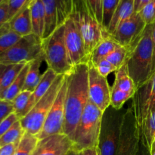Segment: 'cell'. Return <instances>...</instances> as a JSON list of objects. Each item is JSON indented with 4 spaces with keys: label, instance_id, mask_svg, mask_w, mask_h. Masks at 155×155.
Returning a JSON list of instances; mask_svg holds the SVG:
<instances>
[{
    "label": "cell",
    "instance_id": "cb8c5ba5",
    "mask_svg": "<svg viewBox=\"0 0 155 155\" xmlns=\"http://www.w3.org/2000/svg\"><path fill=\"white\" fill-rule=\"evenodd\" d=\"M29 65H30V62L26 64L25 66L21 70L20 74H18L17 78L15 80V81L12 83V84L9 86L8 89L5 92L4 95L1 100H5V101L12 102L16 98L17 95L20 92H22L23 89H24V83H25L26 76H27V71L29 69Z\"/></svg>",
    "mask_w": 155,
    "mask_h": 155
},
{
    "label": "cell",
    "instance_id": "b9f144b4",
    "mask_svg": "<svg viewBox=\"0 0 155 155\" xmlns=\"http://www.w3.org/2000/svg\"><path fill=\"white\" fill-rule=\"evenodd\" d=\"M18 144H9L0 147V155H14Z\"/></svg>",
    "mask_w": 155,
    "mask_h": 155
},
{
    "label": "cell",
    "instance_id": "83f0119b",
    "mask_svg": "<svg viewBox=\"0 0 155 155\" xmlns=\"http://www.w3.org/2000/svg\"><path fill=\"white\" fill-rule=\"evenodd\" d=\"M25 131L21 126V121L15 123L12 128L0 137V147L9 145V144H18Z\"/></svg>",
    "mask_w": 155,
    "mask_h": 155
},
{
    "label": "cell",
    "instance_id": "74e56055",
    "mask_svg": "<svg viewBox=\"0 0 155 155\" xmlns=\"http://www.w3.org/2000/svg\"><path fill=\"white\" fill-rule=\"evenodd\" d=\"M96 69L98 70V73L101 76L104 77H107L109 74H112L114 72H116L117 71L114 66L111 64L109 61H107L106 59L101 61L96 66H95Z\"/></svg>",
    "mask_w": 155,
    "mask_h": 155
},
{
    "label": "cell",
    "instance_id": "4dcf8cb0",
    "mask_svg": "<svg viewBox=\"0 0 155 155\" xmlns=\"http://www.w3.org/2000/svg\"><path fill=\"white\" fill-rule=\"evenodd\" d=\"M132 98L133 96L127 92L110 87V105L117 110L122 109Z\"/></svg>",
    "mask_w": 155,
    "mask_h": 155
},
{
    "label": "cell",
    "instance_id": "f546056e",
    "mask_svg": "<svg viewBox=\"0 0 155 155\" xmlns=\"http://www.w3.org/2000/svg\"><path fill=\"white\" fill-rule=\"evenodd\" d=\"M120 0H103L102 2V26L107 32L112 17L117 8Z\"/></svg>",
    "mask_w": 155,
    "mask_h": 155
},
{
    "label": "cell",
    "instance_id": "603a6c76",
    "mask_svg": "<svg viewBox=\"0 0 155 155\" xmlns=\"http://www.w3.org/2000/svg\"><path fill=\"white\" fill-rule=\"evenodd\" d=\"M111 87L127 92L132 96L134 95L136 88L133 80L129 75L128 69L126 64H124L115 72V80Z\"/></svg>",
    "mask_w": 155,
    "mask_h": 155
},
{
    "label": "cell",
    "instance_id": "836d02e7",
    "mask_svg": "<svg viewBox=\"0 0 155 155\" xmlns=\"http://www.w3.org/2000/svg\"><path fill=\"white\" fill-rule=\"evenodd\" d=\"M21 38V36L10 30L8 33L0 36V54L5 52Z\"/></svg>",
    "mask_w": 155,
    "mask_h": 155
},
{
    "label": "cell",
    "instance_id": "f6af8a7d",
    "mask_svg": "<svg viewBox=\"0 0 155 155\" xmlns=\"http://www.w3.org/2000/svg\"><path fill=\"white\" fill-rule=\"evenodd\" d=\"M152 43H153V61H152V75L155 73V22L153 25L152 30Z\"/></svg>",
    "mask_w": 155,
    "mask_h": 155
},
{
    "label": "cell",
    "instance_id": "60d3db41",
    "mask_svg": "<svg viewBox=\"0 0 155 155\" xmlns=\"http://www.w3.org/2000/svg\"><path fill=\"white\" fill-rule=\"evenodd\" d=\"M136 155H151L148 145H147L146 142H145V139H144V137L142 136H140L139 148H138V151Z\"/></svg>",
    "mask_w": 155,
    "mask_h": 155
},
{
    "label": "cell",
    "instance_id": "7a4b0ae2",
    "mask_svg": "<svg viewBox=\"0 0 155 155\" xmlns=\"http://www.w3.org/2000/svg\"><path fill=\"white\" fill-rule=\"evenodd\" d=\"M153 25L154 23L146 25L142 34L127 46L128 54L125 64L136 89L152 76Z\"/></svg>",
    "mask_w": 155,
    "mask_h": 155
},
{
    "label": "cell",
    "instance_id": "9a60e30c",
    "mask_svg": "<svg viewBox=\"0 0 155 155\" xmlns=\"http://www.w3.org/2000/svg\"><path fill=\"white\" fill-rule=\"evenodd\" d=\"M146 25L139 13L135 12L109 36L120 45L127 47L142 34Z\"/></svg>",
    "mask_w": 155,
    "mask_h": 155
},
{
    "label": "cell",
    "instance_id": "d6986e66",
    "mask_svg": "<svg viewBox=\"0 0 155 155\" xmlns=\"http://www.w3.org/2000/svg\"><path fill=\"white\" fill-rule=\"evenodd\" d=\"M58 76V75L50 68H48L42 74L40 82L38 84V86H36L35 90L32 92V95L30 96L28 104L29 112L34 107L35 104L44 96V95L46 93L47 91L50 89V87L53 84Z\"/></svg>",
    "mask_w": 155,
    "mask_h": 155
},
{
    "label": "cell",
    "instance_id": "5bb4252c",
    "mask_svg": "<svg viewBox=\"0 0 155 155\" xmlns=\"http://www.w3.org/2000/svg\"><path fill=\"white\" fill-rule=\"evenodd\" d=\"M45 9V30L42 39L64 24L72 12L73 4L67 0H42Z\"/></svg>",
    "mask_w": 155,
    "mask_h": 155
},
{
    "label": "cell",
    "instance_id": "6da1fadb",
    "mask_svg": "<svg viewBox=\"0 0 155 155\" xmlns=\"http://www.w3.org/2000/svg\"><path fill=\"white\" fill-rule=\"evenodd\" d=\"M88 63L74 67L67 74L68 89L65 98V114L63 133L72 140L77 124L89 101Z\"/></svg>",
    "mask_w": 155,
    "mask_h": 155
},
{
    "label": "cell",
    "instance_id": "277c9868",
    "mask_svg": "<svg viewBox=\"0 0 155 155\" xmlns=\"http://www.w3.org/2000/svg\"><path fill=\"white\" fill-rule=\"evenodd\" d=\"M127 107L117 110L110 105L103 112L98 144L100 155H116Z\"/></svg>",
    "mask_w": 155,
    "mask_h": 155
},
{
    "label": "cell",
    "instance_id": "8fae6325",
    "mask_svg": "<svg viewBox=\"0 0 155 155\" xmlns=\"http://www.w3.org/2000/svg\"><path fill=\"white\" fill-rule=\"evenodd\" d=\"M132 99L141 135L145 120L155 110V73L145 84L136 89Z\"/></svg>",
    "mask_w": 155,
    "mask_h": 155
},
{
    "label": "cell",
    "instance_id": "681fc988",
    "mask_svg": "<svg viewBox=\"0 0 155 155\" xmlns=\"http://www.w3.org/2000/svg\"><path fill=\"white\" fill-rule=\"evenodd\" d=\"M67 1L68 2L70 3V4H73V2H80L81 0H67Z\"/></svg>",
    "mask_w": 155,
    "mask_h": 155
},
{
    "label": "cell",
    "instance_id": "e575fe53",
    "mask_svg": "<svg viewBox=\"0 0 155 155\" xmlns=\"http://www.w3.org/2000/svg\"><path fill=\"white\" fill-rule=\"evenodd\" d=\"M139 15L144 20L145 24H153L155 22V0H152L151 2L145 6L140 12Z\"/></svg>",
    "mask_w": 155,
    "mask_h": 155
},
{
    "label": "cell",
    "instance_id": "c3c4849f",
    "mask_svg": "<svg viewBox=\"0 0 155 155\" xmlns=\"http://www.w3.org/2000/svg\"><path fill=\"white\" fill-rule=\"evenodd\" d=\"M150 153H151V155H155V143L153 144L151 148H150Z\"/></svg>",
    "mask_w": 155,
    "mask_h": 155
},
{
    "label": "cell",
    "instance_id": "30bf717a",
    "mask_svg": "<svg viewBox=\"0 0 155 155\" xmlns=\"http://www.w3.org/2000/svg\"><path fill=\"white\" fill-rule=\"evenodd\" d=\"M127 105L116 155H136L139 148L140 135L132 98L127 101Z\"/></svg>",
    "mask_w": 155,
    "mask_h": 155
},
{
    "label": "cell",
    "instance_id": "484cf974",
    "mask_svg": "<svg viewBox=\"0 0 155 155\" xmlns=\"http://www.w3.org/2000/svg\"><path fill=\"white\" fill-rule=\"evenodd\" d=\"M38 142L39 139L36 136L25 132L17 146L14 155H33Z\"/></svg>",
    "mask_w": 155,
    "mask_h": 155
},
{
    "label": "cell",
    "instance_id": "ba28073f",
    "mask_svg": "<svg viewBox=\"0 0 155 155\" xmlns=\"http://www.w3.org/2000/svg\"><path fill=\"white\" fill-rule=\"evenodd\" d=\"M42 54V39L31 33L22 36L5 52L0 54V64L5 66L29 63Z\"/></svg>",
    "mask_w": 155,
    "mask_h": 155
},
{
    "label": "cell",
    "instance_id": "52a82bcc",
    "mask_svg": "<svg viewBox=\"0 0 155 155\" xmlns=\"http://www.w3.org/2000/svg\"><path fill=\"white\" fill-rule=\"evenodd\" d=\"M72 8L75 12L78 21L80 33L84 42L85 51L89 61L94 49L109 34L89 14L82 3V1L79 2H74Z\"/></svg>",
    "mask_w": 155,
    "mask_h": 155
},
{
    "label": "cell",
    "instance_id": "5b68a950",
    "mask_svg": "<svg viewBox=\"0 0 155 155\" xmlns=\"http://www.w3.org/2000/svg\"><path fill=\"white\" fill-rule=\"evenodd\" d=\"M42 53L48 68L58 75H67L71 73L73 67L65 45L64 24L42 39Z\"/></svg>",
    "mask_w": 155,
    "mask_h": 155
},
{
    "label": "cell",
    "instance_id": "e0dca14e",
    "mask_svg": "<svg viewBox=\"0 0 155 155\" xmlns=\"http://www.w3.org/2000/svg\"><path fill=\"white\" fill-rule=\"evenodd\" d=\"M30 1L23 8H21L8 22L11 30L16 33L21 37L33 33L30 9Z\"/></svg>",
    "mask_w": 155,
    "mask_h": 155
},
{
    "label": "cell",
    "instance_id": "8992f818",
    "mask_svg": "<svg viewBox=\"0 0 155 155\" xmlns=\"http://www.w3.org/2000/svg\"><path fill=\"white\" fill-rule=\"evenodd\" d=\"M65 77L66 75L58 76L44 96L35 104L24 117L20 120L21 126L26 133L34 136L39 134L63 85Z\"/></svg>",
    "mask_w": 155,
    "mask_h": 155
},
{
    "label": "cell",
    "instance_id": "44dd1931",
    "mask_svg": "<svg viewBox=\"0 0 155 155\" xmlns=\"http://www.w3.org/2000/svg\"><path fill=\"white\" fill-rule=\"evenodd\" d=\"M43 61H45V59H44L43 53H42V54L39 56L37 58L30 62L23 90L30 91L31 92L35 90L42 77V75L40 74V67Z\"/></svg>",
    "mask_w": 155,
    "mask_h": 155
},
{
    "label": "cell",
    "instance_id": "7402d4cb",
    "mask_svg": "<svg viewBox=\"0 0 155 155\" xmlns=\"http://www.w3.org/2000/svg\"><path fill=\"white\" fill-rule=\"evenodd\" d=\"M119 45V44L117 43L108 35L94 49L89 61H90L94 66H96L101 61L105 59Z\"/></svg>",
    "mask_w": 155,
    "mask_h": 155
},
{
    "label": "cell",
    "instance_id": "816d5d0a",
    "mask_svg": "<svg viewBox=\"0 0 155 155\" xmlns=\"http://www.w3.org/2000/svg\"><path fill=\"white\" fill-rule=\"evenodd\" d=\"M154 143H155V140H154ZM154 143H153V144H154Z\"/></svg>",
    "mask_w": 155,
    "mask_h": 155
},
{
    "label": "cell",
    "instance_id": "f35d334b",
    "mask_svg": "<svg viewBox=\"0 0 155 155\" xmlns=\"http://www.w3.org/2000/svg\"><path fill=\"white\" fill-rule=\"evenodd\" d=\"M13 112L14 107L12 102L0 100V123Z\"/></svg>",
    "mask_w": 155,
    "mask_h": 155
},
{
    "label": "cell",
    "instance_id": "d590c367",
    "mask_svg": "<svg viewBox=\"0 0 155 155\" xmlns=\"http://www.w3.org/2000/svg\"><path fill=\"white\" fill-rule=\"evenodd\" d=\"M30 1V0H8L9 21L12 18H14L18 14V12L21 8H23Z\"/></svg>",
    "mask_w": 155,
    "mask_h": 155
},
{
    "label": "cell",
    "instance_id": "bcb514c9",
    "mask_svg": "<svg viewBox=\"0 0 155 155\" xmlns=\"http://www.w3.org/2000/svg\"><path fill=\"white\" fill-rule=\"evenodd\" d=\"M6 68H7V66H5V65L1 64H0V87H1L2 78L3 74H4V72H5V71Z\"/></svg>",
    "mask_w": 155,
    "mask_h": 155
},
{
    "label": "cell",
    "instance_id": "ee69618b",
    "mask_svg": "<svg viewBox=\"0 0 155 155\" xmlns=\"http://www.w3.org/2000/svg\"><path fill=\"white\" fill-rule=\"evenodd\" d=\"M152 0H134V8L135 12L139 13L146 5L151 2Z\"/></svg>",
    "mask_w": 155,
    "mask_h": 155
},
{
    "label": "cell",
    "instance_id": "ab89813d",
    "mask_svg": "<svg viewBox=\"0 0 155 155\" xmlns=\"http://www.w3.org/2000/svg\"><path fill=\"white\" fill-rule=\"evenodd\" d=\"M8 21V0H5L0 5V28Z\"/></svg>",
    "mask_w": 155,
    "mask_h": 155
},
{
    "label": "cell",
    "instance_id": "4fadbf2b",
    "mask_svg": "<svg viewBox=\"0 0 155 155\" xmlns=\"http://www.w3.org/2000/svg\"><path fill=\"white\" fill-rule=\"evenodd\" d=\"M88 93L89 101L104 112L110 105V87L107 77L101 76L98 70L88 62Z\"/></svg>",
    "mask_w": 155,
    "mask_h": 155
},
{
    "label": "cell",
    "instance_id": "ac0fdd59",
    "mask_svg": "<svg viewBox=\"0 0 155 155\" xmlns=\"http://www.w3.org/2000/svg\"><path fill=\"white\" fill-rule=\"evenodd\" d=\"M135 13L134 0H120L109 25L107 33L111 35L117 27Z\"/></svg>",
    "mask_w": 155,
    "mask_h": 155
},
{
    "label": "cell",
    "instance_id": "f1b7e54d",
    "mask_svg": "<svg viewBox=\"0 0 155 155\" xmlns=\"http://www.w3.org/2000/svg\"><path fill=\"white\" fill-rule=\"evenodd\" d=\"M140 136H143L150 150L155 140V110L145 120Z\"/></svg>",
    "mask_w": 155,
    "mask_h": 155
},
{
    "label": "cell",
    "instance_id": "d6a6232c",
    "mask_svg": "<svg viewBox=\"0 0 155 155\" xmlns=\"http://www.w3.org/2000/svg\"><path fill=\"white\" fill-rule=\"evenodd\" d=\"M81 1L89 14L101 25L103 0H81Z\"/></svg>",
    "mask_w": 155,
    "mask_h": 155
},
{
    "label": "cell",
    "instance_id": "7dc6e473",
    "mask_svg": "<svg viewBox=\"0 0 155 155\" xmlns=\"http://www.w3.org/2000/svg\"><path fill=\"white\" fill-rule=\"evenodd\" d=\"M78 153L79 151H77V150L74 149V148H72L69 150V151L67 153L66 155H78Z\"/></svg>",
    "mask_w": 155,
    "mask_h": 155
},
{
    "label": "cell",
    "instance_id": "7c38bea8",
    "mask_svg": "<svg viewBox=\"0 0 155 155\" xmlns=\"http://www.w3.org/2000/svg\"><path fill=\"white\" fill-rule=\"evenodd\" d=\"M68 89V77H65L63 85L59 91L55 101L45 119L42 129L36 136L39 140L52 135L63 133L65 114V98Z\"/></svg>",
    "mask_w": 155,
    "mask_h": 155
},
{
    "label": "cell",
    "instance_id": "2e32d148",
    "mask_svg": "<svg viewBox=\"0 0 155 155\" xmlns=\"http://www.w3.org/2000/svg\"><path fill=\"white\" fill-rule=\"evenodd\" d=\"M72 147V140L67 135H52L39 140L33 155H66Z\"/></svg>",
    "mask_w": 155,
    "mask_h": 155
},
{
    "label": "cell",
    "instance_id": "7bdbcfd3",
    "mask_svg": "<svg viewBox=\"0 0 155 155\" xmlns=\"http://www.w3.org/2000/svg\"><path fill=\"white\" fill-rule=\"evenodd\" d=\"M78 155H100L98 147L87 148L79 151Z\"/></svg>",
    "mask_w": 155,
    "mask_h": 155
},
{
    "label": "cell",
    "instance_id": "3957f363",
    "mask_svg": "<svg viewBox=\"0 0 155 155\" xmlns=\"http://www.w3.org/2000/svg\"><path fill=\"white\" fill-rule=\"evenodd\" d=\"M103 112L89 100L77 124L73 147L77 151L98 147Z\"/></svg>",
    "mask_w": 155,
    "mask_h": 155
},
{
    "label": "cell",
    "instance_id": "f907efd6",
    "mask_svg": "<svg viewBox=\"0 0 155 155\" xmlns=\"http://www.w3.org/2000/svg\"><path fill=\"white\" fill-rule=\"evenodd\" d=\"M4 1H5V0H0V5H1L2 3Z\"/></svg>",
    "mask_w": 155,
    "mask_h": 155
},
{
    "label": "cell",
    "instance_id": "4316f807",
    "mask_svg": "<svg viewBox=\"0 0 155 155\" xmlns=\"http://www.w3.org/2000/svg\"><path fill=\"white\" fill-rule=\"evenodd\" d=\"M32 92L30 91L23 90L12 101L13 104L14 112L16 114L20 120L24 117L29 113L28 104Z\"/></svg>",
    "mask_w": 155,
    "mask_h": 155
},
{
    "label": "cell",
    "instance_id": "ffe728a7",
    "mask_svg": "<svg viewBox=\"0 0 155 155\" xmlns=\"http://www.w3.org/2000/svg\"><path fill=\"white\" fill-rule=\"evenodd\" d=\"M33 33L43 37L45 30V9L42 0H31L30 3Z\"/></svg>",
    "mask_w": 155,
    "mask_h": 155
},
{
    "label": "cell",
    "instance_id": "9c48e42d",
    "mask_svg": "<svg viewBox=\"0 0 155 155\" xmlns=\"http://www.w3.org/2000/svg\"><path fill=\"white\" fill-rule=\"evenodd\" d=\"M64 42L68 57L72 67L80 64H87L89 58L85 51L84 42L80 33L77 16L73 10L64 24Z\"/></svg>",
    "mask_w": 155,
    "mask_h": 155
},
{
    "label": "cell",
    "instance_id": "1f68e13d",
    "mask_svg": "<svg viewBox=\"0 0 155 155\" xmlns=\"http://www.w3.org/2000/svg\"><path fill=\"white\" fill-rule=\"evenodd\" d=\"M127 54H128L127 47L119 45L105 59L107 61L110 62L113 66H114L117 69H119L125 64Z\"/></svg>",
    "mask_w": 155,
    "mask_h": 155
},
{
    "label": "cell",
    "instance_id": "8d00e7d4",
    "mask_svg": "<svg viewBox=\"0 0 155 155\" xmlns=\"http://www.w3.org/2000/svg\"><path fill=\"white\" fill-rule=\"evenodd\" d=\"M20 120L18 117L17 116L15 112L10 114L6 118H5L1 123H0V137L2 136L7 131H8L12 126Z\"/></svg>",
    "mask_w": 155,
    "mask_h": 155
},
{
    "label": "cell",
    "instance_id": "d4e9b609",
    "mask_svg": "<svg viewBox=\"0 0 155 155\" xmlns=\"http://www.w3.org/2000/svg\"><path fill=\"white\" fill-rule=\"evenodd\" d=\"M26 64L27 63H21L7 66L2 78L1 87H0V100L2 98L5 92L15 81Z\"/></svg>",
    "mask_w": 155,
    "mask_h": 155
}]
</instances>
